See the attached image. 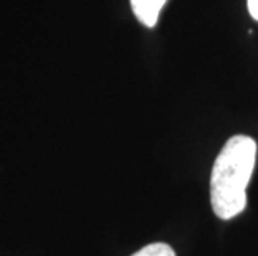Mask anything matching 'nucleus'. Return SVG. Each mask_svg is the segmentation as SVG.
Wrapping results in <instances>:
<instances>
[{"instance_id":"nucleus-4","label":"nucleus","mask_w":258,"mask_h":256,"mask_svg":"<svg viewBox=\"0 0 258 256\" xmlns=\"http://www.w3.org/2000/svg\"><path fill=\"white\" fill-rule=\"evenodd\" d=\"M248 12L255 20H258V0H248Z\"/></svg>"},{"instance_id":"nucleus-1","label":"nucleus","mask_w":258,"mask_h":256,"mask_svg":"<svg viewBox=\"0 0 258 256\" xmlns=\"http://www.w3.org/2000/svg\"><path fill=\"white\" fill-rule=\"evenodd\" d=\"M256 141L235 135L215 158L210 177L212 208L220 220H232L246 208V187L256 163Z\"/></svg>"},{"instance_id":"nucleus-2","label":"nucleus","mask_w":258,"mask_h":256,"mask_svg":"<svg viewBox=\"0 0 258 256\" xmlns=\"http://www.w3.org/2000/svg\"><path fill=\"white\" fill-rule=\"evenodd\" d=\"M165 4L167 0H130L135 17L145 27H153L157 24L158 15H160Z\"/></svg>"},{"instance_id":"nucleus-3","label":"nucleus","mask_w":258,"mask_h":256,"mask_svg":"<svg viewBox=\"0 0 258 256\" xmlns=\"http://www.w3.org/2000/svg\"><path fill=\"white\" fill-rule=\"evenodd\" d=\"M132 256H175V251L167 243H152L139 249Z\"/></svg>"}]
</instances>
